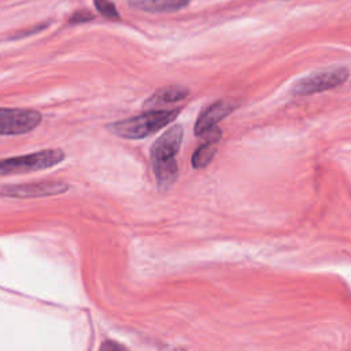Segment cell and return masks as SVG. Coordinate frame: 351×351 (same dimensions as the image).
<instances>
[{
  "mask_svg": "<svg viewBox=\"0 0 351 351\" xmlns=\"http://www.w3.org/2000/svg\"><path fill=\"white\" fill-rule=\"evenodd\" d=\"M182 126L174 125L158 137L151 147V163L159 189H169L178 176L176 155L182 141Z\"/></svg>",
  "mask_w": 351,
  "mask_h": 351,
  "instance_id": "cell-1",
  "label": "cell"
},
{
  "mask_svg": "<svg viewBox=\"0 0 351 351\" xmlns=\"http://www.w3.org/2000/svg\"><path fill=\"white\" fill-rule=\"evenodd\" d=\"M178 108L171 110H148L145 114L128 118L111 123L108 129L111 133L129 140H138L151 136L154 132L162 129L165 125L170 123L178 115Z\"/></svg>",
  "mask_w": 351,
  "mask_h": 351,
  "instance_id": "cell-2",
  "label": "cell"
},
{
  "mask_svg": "<svg viewBox=\"0 0 351 351\" xmlns=\"http://www.w3.org/2000/svg\"><path fill=\"white\" fill-rule=\"evenodd\" d=\"M64 152L59 148L41 149L22 156H14L7 159H0V176L21 174L40 171L56 166L64 159Z\"/></svg>",
  "mask_w": 351,
  "mask_h": 351,
  "instance_id": "cell-3",
  "label": "cell"
},
{
  "mask_svg": "<svg viewBox=\"0 0 351 351\" xmlns=\"http://www.w3.org/2000/svg\"><path fill=\"white\" fill-rule=\"evenodd\" d=\"M348 75H350V71L344 66L317 71L314 74H310V75L299 80L293 85L292 92L299 96L325 92V90L333 89V88L344 84L348 80Z\"/></svg>",
  "mask_w": 351,
  "mask_h": 351,
  "instance_id": "cell-4",
  "label": "cell"
},
{
  "mask_svg": "<svg viewBox=\"0 0 351 351\" xmlns=\"http://www.w3.org/2000/svg\"><path fill=\"white\" fill-rule=\"evenodd\" d=\"M41 122V114L36 110L0 107V136L25 134Z\"/></svg>",
  "mask_w": 351,
  "mask_h": 351,
  "instance_id": "cell-5",
  "label": "cell"
},
{
  "mask_svg": "<svg viewBox=\"0 0 351 351\" xmlns=\"http://www.w3.org/2000/svg\"><path fill=\"white\" fill-rule=\"evenodd\" d=\"M69 189V185L62 181H37L16 185H0V196L7 197H43L60 195Z\"/></svg>",
  "mask_w": 351,
  "mask_h": 351,
  "instance_id": "cell-6",
  "label": "cell"
},
{
  "mask_svg": "<svg viewBox=\"0 0 351 351\" xmlns=\"http://www.w3.org/2000/svg\"><path fill=\"white\" fill-rule=\"evenodd\" d=\"M234 108V104L229 100H218L208 106L197 118L195 125V134L200 136L213 126H217V123L228 117Z\"/></svg>",
  "mask_w": 351,
  "mask_h": 351,
  "instance_id": "cell-7",
  "label": "cell"
},
{
  "mask_svg": "<svg viewBox=\"0 0 351 351\" xmlns=\"http://www.w3.org/2000/svg\"><path fill=\"white\" fill-rule=\"evenodd\" d=\"M191 0H128L133 10L158 14V12H177L185 8Z\"/></svg>",
  "mask_w": 351,
  "mask_h": 351,
  "instance_id": "cell-8",
  "label": "cell"
},
{
  "mask_svg": "<svg viewBox=\"0 0 351 351\" xmlns=\"http://www.w3.org/2000/svg\"><path fill=\"white\" fill-rule=\"evenodd\" d=\"M189 96V89L182 85H169L156 90L148 100L144 103L145 108H154L162 104H170L180 101Z\"/></svg>",
  "mask_w": 351,
  "mask_h": 351,
  "instance_id": "cell-9",
  "label": "cell"
},
{
  "mask_svg": "<svg viewBox=\"0 0 351 351\" xmlns=\"http://www.w3.org/2000/svg\"><path fill=\"white\" fill-rule=\"evenodd\" d=\"M215 152H217V143L203 140L202 144L195 149L192 155V166L195 169L206 167L214 159Z\"/></svg>",
  "mask_w": 351,
  "mask_h": 351,
  "instance_id": "cell-10",
  "label": "cell"
},
{
  "mask_svg": "<svg viewBox=\"0 0 351 351\" xmlns=\"http://www.w3.org/2000/svg\"><path fill=\"white\" fill-rule=\"evenodd\" d=\"M93 4L100 15L111 21H119V12L112 1L110 0H93Z\"/></svg>",
  "mask_w": 351,
  "mask_h": 351,
  "instance_id": "cell-11",
  "label": "cell"
},
{
  "mask_svg": "<svg viewBox=\"0 0 351 351\" xmlns=\"http://www.w3.org/2000/svg\"><path fill=\"white\" fill-rule=\"evenodd\" d=\"M93 14L90 11H86V10H80V11H75L70 19H69V23L71 25H75V23H85V22H89V21H93Z\"/></svg>",
  "mask_w": 351,
  "mask_h": 351,
  "instance_id": "cell-12",
  "label": "cell"
},
{
  "mask_svg": "<svg viewBox=\"0 0 351 351\" xmlns=\"http://www.w3.org/2000/svg\"><path fill=\"white\" fill-rule=\"evenodd\" d=\"M48 26V22L47 23H41V25H37V26H34L33 29H26V30H23V32H19V33H16L12 38H22V37H25V36H30V34H34V33H37V32H40V30H43V29H45Z\"/></svg>",
  "mask_w": 351,
  "mask_h": 351,
  "instance_id": "cell-13",
  "label": "cell"
},
{
  "mask_svg": "<svg viewBox=\"0 0 351 351\" xmlns=\"http://www.w3.org/2000/svg\"><path fill=\"white\" fill-rule=\"evenodd\" d=\"M100 348H101V350H123L125 346H122V344H119V343H115V341H112V340H107L106 343H103V344L100 346Z\"/></svg>",
  "mask_w": 351,
  "mask_h": 351,
  "instance_id": "cell-14",
  "label": "cell"
}]
</instances>
